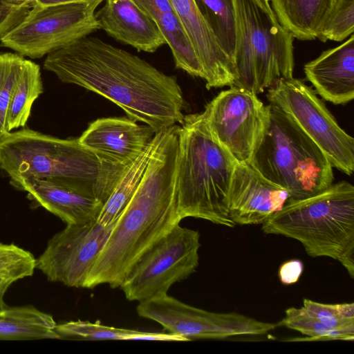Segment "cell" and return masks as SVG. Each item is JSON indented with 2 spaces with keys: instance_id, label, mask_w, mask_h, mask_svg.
Instances as JSON below:
<instances>
[{
  "instance_id": "1",
  "label": "cell",
  "mask_w": 354,
  "mask_h": 354,
  "mask_svg": "<svg viewBox=\"0 0 354 354\" xmlns=\"http://www.w3.org/2000/svg\"><path fill=\"white\" fill-rule=\"evenodd\" d=\"M44 68L64 83L108 99L156 131L183 120L186 102L175 76L97 37L86 36L50 53Z\"/></svg>"
},
{
  "instance_id": "2",
  "label": "cell",
  "mask_w": 354,
  "mask_h": 354,
  "mask_svg": "<svg viewBox=\"0 0 354 354\" xmlns=\"http://www.w3.org/2000/svg\"><path fill=\"white\" fill-rule=\"evenodd\" d=\"M179 127L175 124L160 130L143 177L84 288L120 287L141 257L181 221L176 192Z\"/></svg>"
},
{
  "instance_id": "3",
  "label": "cell",
  "mask_w": 354,
  "mask_h": 354,
  "mask_svg": "<svg viewBox=\"0 0 354 354\" xmlns=\"http://www.w3.org/2000/svg\"><path fill=\"white\" fill-rule=\"evenodd\" d=\"M236 161L212 133L202 113L184 116L179 127L178 212L234 227L228 192Z\"/></svg>"
},
{
  "instance_id": "4",
  "label": "cell",
  "mask_w": 354,
  "mask_h": 354,
  "mask_svg": "<svg viewBox=\"0 0 354 354\" xmlns=\"http://www.w3.org/2000/svg\"><path fill=\"white\" fill-rule=\"evenodd\" d=\"M265 234L301 243L308 255L339 261L354 277V187L332 184L312 196L286 203L262 223Z\"/></svg>"
},
{
  "instance_id": "5",
  "label": "cell",
  "mask_w": 354,
  "mask_h": 354,
  "mask_svg": "<svg viewBox=\"0 0 354 354\" xmlns=\"http://www.w3.org/2000/svg\"><path fill=\"white\" fill-rule=\"evenodd\" d=\"M266 107L265 129L248 163L288 192L286 203L328 188L334 180L333 166L322 150L281 109Z\"/></svg>"
},
{
  "instance_id": "6",
  "label": "cell",
  "mask_w": 354,
  "mask_h": 354,
  "mask_svg": "<svg viewBox=\"0 0 354 354\" xmlns=\"http://www.w3.org/2000/svg\"><path fill=\"white\" fill-rule=\"evenodd\" d=\"M237 41L232 86L256 95L293 77V36L267 0H235Z\"/></svg>"
},
{
  "instance_id": "7",
  "label": "cell",
  "mask_w": 354,
  "mask_h": 354,
  "mask_svg": "<svg viewBox=\"0 0 354 354\" xmlns=\"http://www.w3.org/2000/svg\"><path fill=\"white\" fill-rule=\"evenodd\" d=\"M0 169L11 184L27 178H44L94 193L100 163L78 138L61 139L26 128L9 132L0 140Z\"/></svg>"
},
{
  "instance_id": "8",
  "label": "cell",
  "mask_w": 354,
  "mask_h": 354,
  "mask_svg": "<svg viewBox=\"0 0 354 354\" xmlns=\"http://www.w3.org/2000/svg\"><path fill=\"white\" fill-rule=\"evenodd\" d=\"M103 1L33 3L24 18L3 36L1 46L23 56L41 58L99 30L95 10Z\"/></svg>"
},
{
  "instance_id": "9",
  "label": "cell",
  "mask_w": 354,
  "mask_h": 354,
  "mask_svg": "<svg viewBox=\"0 0 354 354\" xmlns=\"http://www.w3.org/2000/svg\"><path fill=\"white\" fill-rule=\"evenodd\" d=\"M267 97L319 147L333 167L353 174L354 139L339 127L311 87L293 77L281 79L269 88Z\"/></svg>"
},
{
  "instance_id": "10",
  "label": "cell",
  "mask_w": 354,
  "mask_h": 354,
  "mask_svg": "<svg viewBox=\"0 0 354 354\" xmlns=\"http://www.w3.org/2000/svg\"><path fill=\"white\" fill-rule=\"evenodd\" d=\"M200 234L176 225L145 252L120 288L129 301H142L167 294L175 283L187 278L198 266Z\"/></svg>"
},
{
  "instance_id": "11",
  "label": "cell",
  "mask_w": 354,
  "mask_h": 354,
  "mask_svg": "<svg viewBox=\"0 0 354 354\" xmlns=\"http://www.w3.org/2000/svg\"><path fill=\"white\" fill-rule=\"evenodd\" d=\"M147 124L124 117L97 119L78 138L100 163L94 194L102 205L129 167L153 141L156 133Z\"/></svg>"
},
{
  "instance_id": "12",
  "label": "cell",
  "mask_w": 354,
  "mask_h": 354,
  "mask_svg": "<svg viewBox=\"0 0 354 354\" xmlns=\"http://www.w3.org/2000/svg\"><path fill=\"white\" fill-rule=\"evenodd\" d=\"M139 316L162 325L169 333L187 341L263 335L277 324L259 321L237 313H214L185 304L167 294L140 301Z\"/></svg>"
},
{
  "instance_id": "13",
  "label": "cell",
  "mask_w": 354,
  "mask_h": 354,
  "mask_svg": "<svg viewBox=\"0 0 354 354\" xmlns=\"http://www.w3.org/2000/svg\"><path fill=\"white\" fill-rule=\"evenodd\" d=\"M218 142L236 162L248 163L267 120V107L257 95L232 86L222 91L203 112Z\"/></svg>"
},
{
  "instance_id": "14",
  "label": "cell",
  "mask_w": 354,
  "mask_h": 354,
  "mask_svg": "<svg viewBox=\"0 0 354 354\" xmlns=\"http://www.w3.org/2000/svg\"><path fill=\"white\" fill-rule=\"evenodd\" d=\"M113 227L103 226L97 220L66 224L48 240L44 251L35 259V269L51 282L84 288Z\"/></svg>"
},
{
  "instance_id": "15",
  "label": "cell",
  "mask_w": 354,
  "mask_h": 354,
  "mask_svg": "<svg viewBox=\"0 0 354 354\" xmlns=\"http://www.w3.org/2000/svg\"><path fill=\"white\" fill-rule=\"evenodd\" d=\"M288 192L266 179L249 163L236 162L228 192V210L235 225L262 224L280 210Z\"/></svg>"
},
{
  "instance_id": "16",
  "label": "cell",
  "mask_w": 354,
  "mask_h": 354,
  "mask_svg": "<svg viewBox=\"0 0 354 354\" xmlns=\"http://www.w3.org/2000/svg\"><path fill=\"white\" fill-rule=\"evenodd\" d=\"M197 55L206 88L232 86L234 66L194 0H169Z\"/></svg>"
},
{
  "instance_id": "17",
  "label": "cell",
  "mask_w": 354,
  "mask_h": 354,
  "mask_svg": "<svg viewBox=\"0 0 354 354\" xmlns=\"http://www.w3.org/2000/svg\"><path fill=\"white\" fill-rule=\"evenodd\" d=\"M12 185L27 192L31 200L66 224L96 221L102 207L89 189L36 178H24Z\"/></svg>"
},
{
  "instance_id": "18",
  "label": "cell",
  "mask_w": 354,
  "mask_h": 354,
  "mask_svg": "<svg viewBox=\"0 0 354 354\" xmlns=\"http://www.w3.org/2000/svg\"><path fill=\"white\" fill-rule=\"evenodd\" d=\"M95 17L100 29L138 51L153 53L167 44L156 22L132 0H105Z\"/></svg>"
},
{
  "instance_id": "19",
  "label": "cell",
  "mask_w": 354,
  "mask_h": 354,
  "mask_svg": "<svg viewBox=\"0 0 354 354\" xmlns=\"http://www.w3.org/2000/svg\"><path fill=\"white\" fill-rule=\"evenodd\" d=\"M306 79L315 93L334 104H344L354 97V36L324 51L304 66Z\"/></svg>"
},
{
  "instance_id": "20",
  "label": "cell",
  "mask_w": 354,
  "mask_h": 354,
  "mask_svg": "<svg viewBox=\"0 0 354 354\" xmlns=\"http://www.w3.org/2000/svg\"><path fill=\"white\" fill-rule=\"evenodd\" d=\"M157 24L169 46L176 67L203 79L197 55L169 0H132Z\"/></svg>"
},
{
  "instance_id": "21",
  "label": "cell",
  "mask_w": 354,
  "mask_h": 354,
  "mask_svg": "<svg viewBox=\"0 0 354 354\" xmlns=\"http://www.w3.org/2000/svg\"><path fill=\"white\" fill-rule=\"evenodd\" d=\"M279 22L294 38L313 40L335 0H268Z\"/></svg>"
},
{
  "instance_id": "22",
  "label": "cell",
  "mask_w": 354,
  "mask_h": 354,
  "mask_svg": "<svg viewBox=\"0 0 354 354\" xmlns=\"http://www.w3.org/2000/svg\"><path fill=\"white\" fill-rule=\"evenodd\" d=\"M53 316L32 305L0 310V340L59 339Z\"/></svg>"
},
{
  "instance_id": "23",
  "label": "cell",
  "mask_w": 354,
  "mask_h": 354,
  "mask_svg": "<svg viewBox=\"0 0 354 354\" xmlns=\"http://www.w3.org/2000/svg\"><path fill=\"white\" fill-rule=\"evenodd\" d=\"M55 330L60 338L78 340H151L187 342L180 336L165 333L142 332L136 330L115 328L88 321H70L57 324Z\"/></svg>"
},
{
  "instance_id": "24",
  "label": "cell",
  "mask_w": 354,
  "mask_h": 354,
  "mask_svg": "<svg viewBox=\"0 0 354 354\" xmlns=\"http://www.w3.org/2000/svg\"><path fill=\"white\" fill-rule=\"evenodd\" d=\"M160 131L135 160L103 205L97 221L103 226H114L133 198L158 143Z\"/></svg>"
},
{
  "instance_id": "25",
  "label": "cell",
  "mask_w": 354,
  "mask_h": 354,
  "mask_svg": "<svg viewBox=\"0 0 354 354\" xmlns=\"http://www.w3.org/2000/svg\"><path fill=\"white\" fill-rule=\"evenodd\" d=\"M43 92L39 66L26 59L9 102L6 115V129L8 132L25 127L34 102Z\"/></svg>"
},
{
  "instance_id": "26",
  "label": "cell",
  "mask_w": 354,
  "mask_h": 354,
  "mask_svg": "<svg viewBox=\"0 0 354 354\" xmlns=\"http://www.w3.org/2000/svg\"><path fill=\"white\" fill-rule=\"evenodd\" d=\"M194 1L220 46L233 62L237 41L235 0Z\"/></svg>"
},
{
  "instance_id": "27",
  "label": "cell",
  "mask_w": 354,
  "mask_h": 354,
  "mask_svg": "<svg viewBox=\"0 0 354 354\" xmlns=\"http://www.w3.org/2000/svg\"><path fill=\"white\" fill-rule=\"evenodd\" d=\"M277 326L297 330L308 337L291 339L288 341L351 340L354 334L329 328L301 308L291 307L286 310L285 317L277 324Z\"/></svg>"
},
{
  "instance_id": "28",
  "label": "cell",
  "mask_w": 354,
  "mask_h": 354,
  "mask_svg": "<svg viewBox=\"0 0 354 354\" xmlns=\"http://www.w3.org/2000/svg\"><path fill=\"white\" fill-rule=\"evenodd\" d=\"M26 59L17 53L0 54V140L9 133L6 129L9 102Z\"/></svg>"
},
{
  "instance_id": "29",
  "label": "cell",
  "mask_w": 354,
  "mask_h": 354,
  "mask_svg": "<svg viewBox=\"0 0 354 354\" xmlns=\"http://www.w3.org/2000/svg\"><path fill=\"white\" fill-rule=\"evenodd\" d=\"M354 31V0H335L322 26L317 39L342 41Z\"/></svg>"
},
{
  "instance_id": "30",
  "label": "cell",
  "mask_w": 354,
  "mask_h": 354,
  "mask_svg": "<svg viewBox=\"0 0 354 354\" xmlns=\"http://www.w3.org/2000/svg\"><path fill=\"white\" fill-rule=\"evenodd\" d=\"M303 308L326 326L354 334V304H323L304 299Z\"/></svg>"
},
{
  "instance_id": "31",
  "label": "cell",
  "mask_w": 354,
  "mask_h": 354,
  "mask_svg": "<svg viewBox=\"0 0 354 354\" xmlns=\"http://www.w3.org/2000/svg\"><path fill=\"white\" fill-rule=\"evenodd\" d=\"M32 6L23 0H0V40L24 18Z\"/></svg>"
},
{
  "instance_id": "32",
  "label": "cell",
  "mask_w": 354,
  "mask_h": 354,
  "mask_svg": "<svg viewBox=\"0 0 354 354\" xmlns=\"http://www.w3.org/2000/svg\"><path fill=\"white\" fill-rule=\"evenodd\" d=\"M35 269V259L0 272V310L8 306L4 301V295L9 287L19 279L32 276Z\"/></svg>"
},
{
  "instance_id": "33",
  "label": "cell",
  "mask_w": 354,
  "mask_h": 354,
  "mask_svg": "<svg viewBox=\"0 0 354 354\" xmlns=\"http://www.w3.org/2000/svg\"><path fill=\"white\" fill-rule=\"evenodd\" d=\"M34 259L32 253L13 243H0V272Z\"/></svg>"
},
{
  "instance_id": "34",
  "label": "cell",
  "mask_w": 354,
  "mask_h": 354,
  "mask_svg": "<svg viewBox=\"0 0 354 354\" xmlns=\"http://www.w3.org/2000/svg\"><path fill=\"white\" fill-rule=\"evenodd\" d=\"M304 270V264L299 259H291L281 264L279 270V278L284 285L295 283Z\"/></svg>"
},
{
  "instance_id": "35",
  "label": "cell",
  "mask_w": 354,
  "mask_h": 354,
  "mask_svg": "<svg viewBox=\"0 0 354 354\" xmlns=\"http://www.w3.org/2000/svg\"><path fill=\"white\" fill-rule=\"evenodd\" d=\"M84 0H36L34 3H36L39 6H47V5H54V4H59V3H66L71 2H76Z\"/></svg>"
},
{
  "instance_id": "36",
  "label": "cell",
  "mask_w": 354,
  "mask_h": 354,
  "mask_svg": "<svg viewBox=\"0 0 354 354\" xmlns=\"http://www.w3.org/2000/svg\"><path fill=\"white\" fill-rule=\"evenodd\" d=\"M23 1L29 2V3H32V4H33L36 1V0H23Z\"/></svg>"
},
{
  "instance_id": "37",
  "label": "cell",
  "mask_w": 354,
  "mask_h": 354,
  "mask_svg": "<svg viewBox=\"0 0 354 354\" xmlns=\"http://www.w3.org/2000/svg\"><path fill=\"white\" fill-rule=\"evenodd\" d=\"M268 1V0H267Z\"/></svg>"
}]
</instances>
